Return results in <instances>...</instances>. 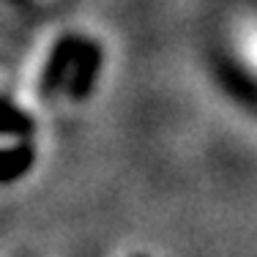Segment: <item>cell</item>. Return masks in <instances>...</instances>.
Masks as SVG:
<instances>
[{"instance_id":"1","label":"cell","mask_w":257,"mask_h":257,"mask_svg":"<svg viewBox=\"0 0 257 257\" xmlns=\"http://www.w3.org/2000/svg\"><path fill=\"white\" fill-rule=\"evenodd\" d=\"M249 52H252V60L257 63V36H252V39H249Z\"/></svg>"}]
</instances>
